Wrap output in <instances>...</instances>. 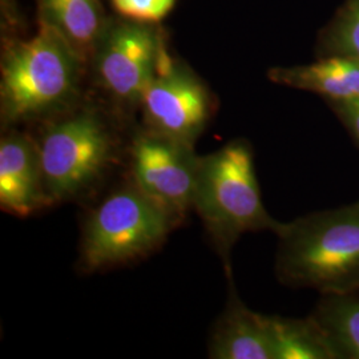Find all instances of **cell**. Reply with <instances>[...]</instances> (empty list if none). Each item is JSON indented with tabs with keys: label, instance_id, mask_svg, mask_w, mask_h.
Returning a JSON list of instances; mask_svg holds the SVG:
<instances>
[{
	"label": "cell",
	"instance_id": "obj_1",
	"mask_svg": "<svg viewBox=\"0 0 359 359\" xmlns=\"http://www.w3.org/2000/svg\"><path fill=\"white\" fill-rule=\"evenodd\" d=\"M84 65L68 40L40 19L35 36L13 43L3 53V129L65 112L76 99Z\"/></svg>",
	"mask_w": 359,
	"mask_h": 359
},
{
	"label": "cell",
	"instance_id": "obj_2",
	"mask_svg": "<svg viewBox=\"0 0 359 359\" xmlns=\"http://www.w3.org/2000/svg\"><path fill=\"white\" fill-rule=\"evenodd\" d=\"M277 276L325 295L359 289V204L314 213L283 225Z\"/></svg>",
	"mask_w": 359,
	"mask_h": 359
},
{
	"label": "cell",
	"instance_id": "obj_3",
	"mask_svg": "<svg viewBox=\"0 0 359 359\" xmlns=\"http://www.w3.org/2000/svg\"><path fill=\"white\" fill-rule=\"evenodd\" d=\"M193 209L204 222L217 252L229 268L236 241L249 231H283L270 216L257 181L253 151L245 140H233L200 156Z\"/></svg>",
	"mask_w": 359,
	"mask_h": 359
},
{
	"label": "cell",
	"instance_id": "obj_4",
	"mask_svg": "<svg viewBox=\"0 0 359 359\" xmlns=\"http://www.w3.org/2000/svg\"><path fill=\"white\" fill-rule=\"evenodd\" d=\"M36 142L48 205L90 192L118 154L114 130L100 112L90 108L60 114Z\"/></svg>",
	"mask_w": 359,
	"mask_h": 359
},
{
	"label": "cell",
	"instance_id": "obj_5",
	"mask_svg": "<svg viewBox=\"0 0 359 359\" xmlns=\"http://www.w3.org/2000/svg\"><path fill=\"white\" fill-rule=\"evenodd\" d=\"M177 221L132 182L107 196L86 221L81 268L95 271L147 256L165 241Z\"/></svg>",
	"mask_w": 359,
	"mask_h": 359
},
{
	"label": "cell",
	"instance_id": "obj_6",
	"mask_svg": "<svg viewBox=\"0 0 359 359\" xmlns=\"http://www.w3.org/2000/svg\"><path fill=\"white\" fill-rule=\"evenodd\" d=\"M99 86L116 103L139 107L142 95L168 56L152 25L108 23L93 53Z\"/></svg>",
	"mask_w": 359,
	"mask_h": 359
},
{
	"label": "cell",
	"instance_id": "obj_7",
	"mask_svg": "<svg viewBox=\"0 0 359 359\" xmlns=\"http://www.w3.org/2000/svg\"><path fill=\"white\" fill-rule=\"evenodd\" d=\"M198 164L194 145L147 129L130 142V181L177 222L193 209Z\"/></svg>",
	"mask_w": 359,
	"mask_h": 359
},
{
	"label": "cell",
	"instance_id": "obj_8",
	"mask_svg": "<svg viewBox=\"0 0 359 359\" xmlns=\"http://www.w3.org/2000/svg\"><path fill=\"white\" fill-rule=\"evenodd\" d=\"M144 129L194 145L212 115V96L192 71L169 57L142 95Z\"/></svg>",
	"mask_w": 359,
	"mask_h": 359
},
{
	"label": "cell",
	"instance_id": "obj_9",
	"mask_svg": "<svg viewBox=\"0 0 359 359\" xmlns=\"http://www.w3.org/2000/svg\"><path fill=\"white\" fill-rule=\"evenodd\" d=\"M0 206L19 217L48 206L38 142L16 129L0 140Z\"/></svg>",
	"mask_w": 359,
	"mask_h": 359
},
{
	"label": "cell",
	"instance_id": "obj_10",
	"mask_svg": "<svg viewBox=\"0 0 359 359\" xmlns=\"http://www.w3.org/2000/svg\"><path fill=\"white\" fill-rule=\"evenodd\" d=\"M215 359H276L269 316L252 311L233 292L209 339Z\"/></svg>",
	"mask_w": 359,
	"mask_h": 359
},
{
	"label": "cell",
	"instance_id": "obj_11",
	"mask_svg": "<svg viewBox=\"0 0 359 359\" xmlns=\"http://www.w3.org/2000/svg\"><path fill=\"white\" fill-rule=\"evenodd\" d=\"M269 77L274 83L297 90H310L335 102L359 96V60L345 55L311 65L273 68Z\"/></svg>",
	"mask_w": 359,
	"mask_h": 359
},
{
	"label": "cell",
	"instance_id": "obj_12",
	"mask_svg": "<svg viewBox=\"0 0 359 359\" xmlns=\"http://www.w3.org/2000/svg\"><path fill=\"white\" fill-rule=\"evenodd\" d=\"M40 11L86 63L93 57L108 26L100 0H40Z\"/></svg>",
	"mask_w": 359,
	"mask_h": 359
},
{
	"label": "cell",
	"instance_id": "obj_13",
	"mask_svg": "<svg viewBox=\"0 0 359 359\" xmlns=\"http://www.w3.org/2000/svg\"><path fill=\"white\" fill-rule=\"evenodd\" d=\"M276 359H335L341 354L314 318L308 321L270 317Z\"/></svg>",
	"mask_w": 359,
	"mask_h": 359
},
{
	"label": "cell",
	"instance_id": "obj_14",
	"mask_svg": "<svg viewBox=\"0 0 359 359\" xmlns=\"http://www.w3.org/2000/svg\"><path fill=\"white\" fill-rule=\"evenodd\" d=\"M314 320L327 334L341 358L359 359V301L350 294H329Z\"/></svg>",
	"mask_w": 359,
	"mask_h": 359
},
{
	"label": "cell",
	"instance_id": "obj_15",
	"mask_svg": "<svg viewBox=\"0 0 359 359\" xmlns=\"http://www.w3.org/2000/svg\"><path fill=\"white\" fill-rule=\"evenodd\" d=\"M177 0H111L123 19L142 25H154L167 18Z\"/></svg>",
	"mask_w": 359,
	"mask_h": 359
},
{
	"label": "cell",
	"instance_id": "obj_16",
	"mask_svg": "<svg viewBox=\"0 0 359 359\" xmlns=\"http://www.w3.org/2000/svg\"><path fill=\"white\" fill-rule=\"evenodd\" d=\"M337 48L341 55L359 60V0H351L337 31Z\"/></svg>",
	"mask_w": 359,
	"mask_h": 359
},
{
	"label": "cell",
	"instance_id": "obj_17",
	"mask_svg": "<svg viewBox=\"0 0 359 359\" xmlns=\"http://www.w3.org/2000/svg\"><path fill=\"white\" fill-rule=\"evenodd\" d=\"M339 114L346 121L350 130L354 133L355 139L359 142V96L350 99V100H344V102H337Z\"/></svg>",
	"mask_w": 359,
	"mask_h": 359
},
{
	"label": "cell",
	"instance_id": "obj_18",
	"mask_svg": "<svg viewBox=\"0 0 359 359\" xmlns=\"http://www.w3.org/2000/svg\"><path fill=\"white\" fill-rule=\"evenodd\" d=\"M1 1V11L3 15L10 20V23H15L16 11H15V0H0Z\"/></svg>",
	"mask_w": 359,
	"mask_h": 359
},
{
	"label": "cell",
	"instance_id": "obj_19",
	"mask_svg": "<svg viewBox=\"0 0 359 359\" xmlns=\"http://www.w3.org/2000/svg\"><path fill=\"white\" fill-rule=\"evenodd\" d=\"M358 204H359V203H358Z\"/></svg>",
	"mask_w": 359,
	"mask_h": 359
}]
</instances>
